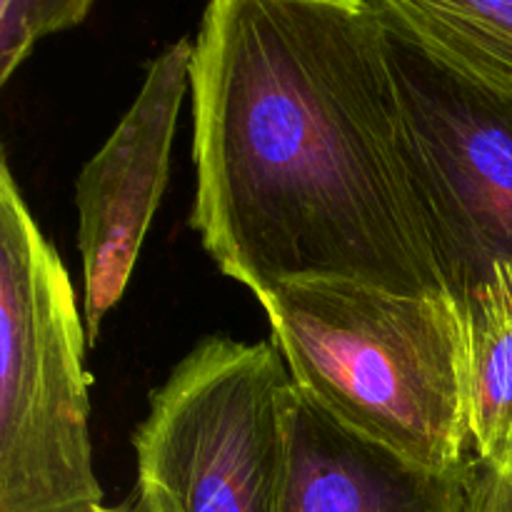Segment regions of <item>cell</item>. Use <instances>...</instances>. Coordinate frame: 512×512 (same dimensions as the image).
<instances>
[{
	"mask_svg": "<svg viewBox=\"0 0 512 512\" xmlns=\"http://www.w3.org/2000/svg\"><path fill=\"white\" fill-rule=\"evenodd\" d=\"M190 100V225L260 305L298 280L448 293L375 0H215Z\"/></svg>",
	"mask_w": 512,
	"mask_h": 512,
	"instance_id": "1",
	"label": "cell"
},
{
	"mask_svg": "<svg viewBox=\"0 0 512 512\" xmlns=\"http://www.w3.org/2000/svg\"><path fill=\"white\" fill-rule=\"evenodd\" d=\"M295 388L343 428L433 473L473 463L460 308L350 280H298L263 303Z\"/></svg>",
	"mask_w": 512,
	"mask_h": 512,
	"instance_id": "2",
	"label": "cell"
},
{
	"mask_svg": "<svg viewBox=\"0 0 512 512\" xmlns=\"http://www.w3.org/2000/svg\"><path fill=\"white\" fill-rule=\"evenodd\" d=\"M85 323L63 260L0 158V512L103 505L90 448Z\"/></svg>",
	"mask_w": 512,
	"mask_h": 512,
	"instance_id": "3",
	"label": "cell"
},
{
	"mask_svg": "<svg viewBox=\"0 0 512 512\" xmlns=\"http://www.w3.org/2000/svg\"><path fill=\"white\" fill-rule=\"evenodd\" d=\"M290 395L275 343L195 345L135 430L140 512H280Z\"/></svg>",
	"mask_w": 512,
	"mask_h": 512,
	"instance_id": "4",
	"label": "cell"
},
{
	"mask_svg": "<svg viewBox=\"0 0 512 512\" xmlns=\"http://www.w3.org/2000/svg\"><path fill=\"white\" fill-rule=\"evenodd\" d=\"M393 40L435 258L460 303L512 265V98Z\"/></svg>",
	"mask_w": 512,
	"mask_h": 512,
	"instance_id": "5",
	"label": "cell"
},
{
	"mask_svg": "<svg viewBox=\"0 0 512 512\" xmlns=\"http://www.w3.org/2000/svg\"><path fill=\"white\" fill-rule=\"evenodd\" d=\"M195 43L175 40L145 70L140 93L75 183L88 345L123 298L170 175L178 113L190 90Z\"/></svg>",
	"mask_w": 512,
	"mask_h": 512,
	"instance_id": "6",
	"label": "cell"
},
{
	"mask_svg": "<svg viewBox=\"0 0 512 512\" xmlns=\"http://www.w3.org/2000/svg\"><path fill=\"white\" fill-rule=\"evenodd\" d=\"M468 473L408 463L343 428L293 383L280 512H465Z\"/></svg>",
	"mask_w": 512,
	"mask_h": 512,
	"instance_id": "7",
	"label": "cell"
},
{
	"mask_svg": "<svg viewBox=\"0 0 512 512\" xmlns=\"http://www.w3.org/2000/svg\"><path fill=\"white\" fill-rule=\"evenodd\" d=\"M390 33L478 88L512 98V0H375Z\"/></svg>",
	"mask_w": 512,
	"mask_h": 512,
	"instance_id": "8",
	"label": "cell"
},
{
	"mask_svg": "<svg viewBox=\"0 0 512 512\" xmlns=\"http://www.w3.org/2000/svg\"><path fill=\"white\" fill-rule=\"evenodd\" d=\"M465 403L473 455L493 470L512 465V265H500L458 303Z\"/></svg>",
	"mask_w": 512,
	"mask_h": 512,
	"instance_id": "9",
	"label": "cell"
},
{
	"mask_svg": "<svg viewBox=\"0 0 512 512\" xmlns=\"http://www.w3.org/2000/svg\"><path fill=\"white\" fill-rule=\"evenodd\" d=\"M90 0H3L0 3V85L13 78L45 35L75 28L85 20Z\"/></svg>",
	"mask_w": 512,
	"mask_h": 512,
	"instance_id": "10",
	"label": "cell"
},
{
	"mask_svg": "<svg viewBox=\"0 0 512 512\" xmlns=\"http://www.w3.org/2000/svg\"><path fill=\"white\" fill-rule=\"evenodd\" d=\"M465 512H512V465L508 470H493L473 458Z\"/></svg>",
	"mask_w": 512,
	"mask_h": 512,
	"instance_id": "11",
	"label": "cell"
},
{
	"mask_svg": "<svg viewBox=\"0 0 512 512\" xmlns=\"http://www.w3.org/2000/svg\"><path fill=\"white\" fill-rule=\"evenodd\" d=\"M88 512H125V510H120V508H105V505H98V508H93V510H88Z\"/></svg>",
	"mask_w": 512,
	"mask_h": 512,
	"instance_id": "12",
	"label": "cell"
}]
</instances>
